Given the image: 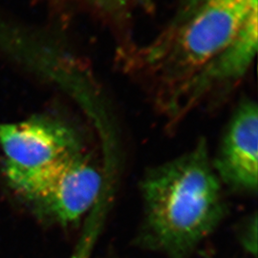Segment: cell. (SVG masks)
<instances>
[{
  "label": "cell",
  "mask_w": 258,
  "mask_h": 258,
  "mask_svg": "<svg viewBox=\"0 0 258 258\" xmlns=\"http://www.w3.org/2000/svg\"><path fill=\"white\" fill-rule=\"evenodd\" d=\"M258 0H176L151 40L125 56L128 71L150 81L168 118L194 79L249 37L258 36Z\"/></svg>",
  "instance_id": "cell-1"
},
{
  "label": "cell",
  "mask_w": 258,
  "mask_h": 258,
  "mask_svg": "<svg viewBox=\"0 0 258 258\" xmlns=\"http://www.w3.org/2000/svg\"><path fill=\"white\" fill-rule=\"evenodd\" d=\"M83 6L110 20H124L133 8L136 0H76Z\"/></svg>",
  "instance_id": "cell-6"
},
{
  "label": "cell",
  "mask_w": 258,
  "mask_h": 258,
  "mask_svg": "<svg viewBox=\"0 0 258 258\" xmlns=\"http://www.w3.org/2000/svg\"><path fill=\"white\" fill-rule=\"evenodd\" d=\"M151 241L170 258H184L219 224L221 181L205 140L157 166L142 184Z\"/></svg>",
  "instance_id": "cell-2"
},
{
  "label": "cell",
  "mask_w": 258,
  "mask_h": 258,
  "mask_svg": "<svg viewBox=\"0 0 258 258\" xmlns=\"http://www.w3.org/2000/svg\"><path fill=\"white\" fill-rule=\"evenodd\" d=\"M212 166L220 181L233 189L256 192L258 107L254 101L245 100L236 107Z\"/></svg>",
  "instance_id": "cell-5"
},
{
  "label": "cell",
  "mask_w": 258,
  "mask_h": 258,
  "mask_svg": "<svg viewBox=\"0 0 258 258\" xmlns=\"http://www.w3.org/2000/svg\"><path fill=\"white\" fill-rule=\"evenodd\" d=\"M6 177L38 212L61 225L80 220L102 194V176L83 151L37 172Z\"/></svg>",
  "instance_id": "cell-3"
},
{
  "label": "cell",
  "mask_w": 258,
  "mask_h": 258,
  "mask_svg": "<svg viewBox=\"0 0 258 258\" xmlns=\"http://www.w3.org/2000/svg\"><path fill=\"white\" fill-rule=\"evenodd\" d=\"M92 216V221L89 223L87 231L84 232L83 238L80 241V244L78 245V247L71 258H90L93 243L95 241V236L97 233V227L99 224L97 222L98 216H99V212L94 211V214Z\"/></svg>",
  "instance_id": "cell-7"
},
{
  "label": "cell",
  "mask_w": 258,
  "mask_h": 258,
  "mask_svg": "<svg viewBox=\"0 0 258 258\" xmlns=\"http://www.w3.org/2000/svg\"><path fill=\"white\" fill-rule=\"evenodd\" d=\"M5 175L29 174L82 152V141L70 124L48 115L19 122H0Z\"/></svg>",
  "instance_id": "cell-4"
}]
</instances>
